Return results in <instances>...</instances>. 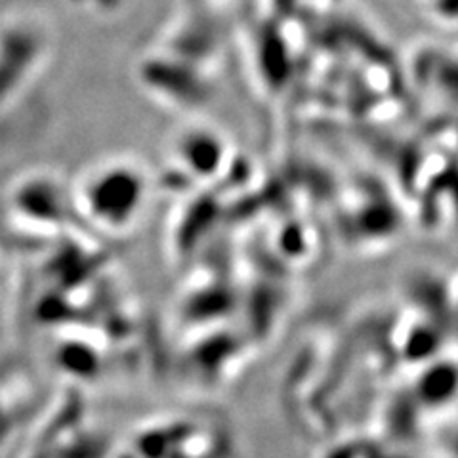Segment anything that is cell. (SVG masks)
I'll return each mask as SVG.
<instances>
[{"instance_id": "obj_1", "label": "cell", "mask_w": 458, "mask_h": 458, "mask_svg": "<svg viewBox=\"0 0 458 458\" xmlns=\"http://www.w3.org/2000/svg\"><path fill=\"white\" fill-rule=\"evenodd\" d=\"M146 197V182L132 166H102L89 176L82 190V207L89 216L119 232L132 224L138 216Z\"/></svg>"}]
</instances>
